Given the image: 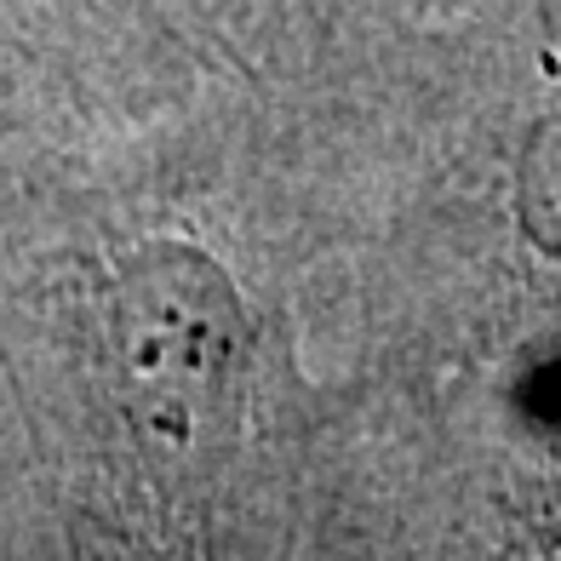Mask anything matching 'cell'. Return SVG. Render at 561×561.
<instances>
[{
	"label": "cell",
	"mask_w": 561,
	"mask_h": 561,
	"mask_svg": "<svg viewBox=\"0 0 561 561\" xmlns=\"http://www.w3.org/2000/svg\"><path fill=\"white\" fill-rule=\"evenodd\" d=\"M533 195H539V213L561 218V115L545 126L539 138V161H533Z\"/></svg>",
	"instance_id": "1"
}]
</instances>
